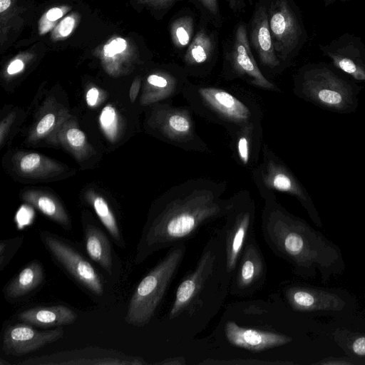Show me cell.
<instances>
[{"mask_svg":"<svg viewBox=\"0 0 365 365\" xmlns=\"http://www.w3.org/2000/svg\"><path fill=\"white\" fill-rule=\"evenodd\" d=\"M11 4L10 0H0V12L4 11Z\"/></svg>","mask_w":365,"mask_h":365,"instance_id":"obj_42","label":"cell"},{"mask_svg":"<svg viewBox=\"0 0 365 365\" xmlns=\"http://www.w3.org/2000/svg\"><path fill=\"white\" fill-rule=\"evenodd\" d=\"M346 358H327L324 359L321 361L315 363V364H322V365H350L353 364H356Z\"/></svg>","mask_w":365,"mask_h":365,"instance_id":"obj_34","label":"cell"},{"mask_svg":"<svg viewBox=\"0 0 365 365\" xmlns=\"http://www.w3.org/2000/svg\"><path fill=\"white\" fill-rule=\"evenodd\" d=\"M284 301L294 312H338L345 307V302L336 294L324 289L289 284L282 289Z\"/></svg>","mask_w":365,"mask_h":365,"instance_id":"obj_15","label":"cell"},{"mask_svg":"<svg viewBox=\"0 0 365 365\" xmlns=\"http://www.w3.org/2000/svg\"><path fill=\"white\" fill-rule=\"evenodd\" d=\"M115 112L113 107L106 106L101 113L100 120L101 125L105 129H108L115 122Z\"/></svg>","mask_w":365,"mask_h":365,"instance_id":"obj_30","label":"cell"},{"mask_svg":"<svg viewBox=\"0 0 365 365\" xmlns=\"http://www.w3.org/2000/svg\"><path fill=\"white\" fill-rule=\"evenodd\" d=\"M55 116L52 113H48L43 117L36 127V132L38 135L46 133L53 125Z\"/></svg>","mask_w":365,"mask_h":365,"instance_id":"obj_32","label":"cell"},{"mask_svg":"<svg viewBox=\"0 0 365 365\" xmlns=\"http://www.w3.org/2000/svg\"><path fill=\"white\" fill-rule=\"evenodd\" d=\"M98 91L96 88H91L86 94V101L88 106H93L96 105L98 98Z\"/></svg>","mask_w":365,"mask_h":365,"instance_id":"obj_37","label":"cell"},{"mask_svg":"<svg viewBox=\"0 0 365 365\" xmlns=\"http://www.w3.org/2000/svg\"><path fill=\"white\" fill-rule=\"evenodd\" d=\"M182 93L193 110L223 125L232 135L243 128L260 125L257 113L226 90L210 86H185Z\"/></svg>","mask_w":365,"mask_h":365,"instance_id":"obj_7","label":"cell"},{"mask_svg":"<svg viewBox=\"0 0 365 365\" xmlns=\"http://www.w3.org/2000/svg\"><path fill=\"white\" fill-rule=\"evenodd\" d=\"M193 32V21L190 16L177 19L171 27V36L174 44L178 48L187 46Z\"/></svg>","mask_w":365,"mask_h":365,"instance_id":"obj_24","label":"cell"},{"mask_svg":"<svg viewBox=\"0 0 365 365\" xmlns=\"http://www.w3.org/2000/svg\"><path fill=\"white\" fill-rule=\"evenodd\" d=\"M185 252V242L170 247L165 255L142 278L128 305L125 316L127 324L143 327L150 323L176 275Z\"/></svg>","mask_w":365,"mask_h":365,"instance_id":"obj_6","label":"cell"},{"mask_svg":"<svg viewBox=\"0 0 365 365\" xmlns=\"http://www.w3.org/2000/svg\"><path fill=\"white\" fill-rule=\"evenodd\" d=\"M39 237L53 261L85 292L96 299L106 296L103 276L76 245L49 231H40Z\"/></svg>","mask_w":365,"mask_h":365,"instance_id":"obj_8","label":"cell"},{"mask_svg":"<svg viewBox=\"0 0 365 365\" xmlns=\"http://www.w3.org/2000/svg\"><path fill=\"white\" fill-rule=\"evenodd\" d=\"M230 281L221 227L207 239L195 267L178 284L168 321L185 334L200 332L220 311L230 294Z\"/></svg>","mask_w":365,"mask_h":365,"instance_id":"obj_3","label":"cell"},{"mask_svg":"<svg viewBox=\"0 0 365 365\" xmlns=\"http://www.w3.org/2000/svg\"><path fill=\"white\" fill-rule=\"evenodd\" d=\"M44 280V271L40 261L28 263L3 289L4 298L11 303L22 301L38 289Z\"/></svg>","mask_w":365,"mask_h":365,"instance_id":"obj_19","label":"cell"},{"mask_svg":"<svg viewBox=\"0 0 365 365\" xmlns=\"http://www.w3.org/2000/svg\"><path fill=\"white\" fill-rule=\"evenodd\" d=\"M155 364L160 365H184L186 364V362L184 357L178 356L174 358L166 359Z\"/></svg>","mask_w":365,"mask_h":365,"instance_id":"obj_36","label":"cell"},{"mask_svg":"<svg viewBox=\"0 0 365 365\" xmlns=\"http://www.w3.org/2000/svg\"><path fill=\"white\" fill-rule=\"evenodd\" d=\"M200 3L212 14H217L218 12L217 0H199Z\"/></svg>","mask_w":365,"mask_h":365,"instance_id":"obj_35","label":"cell"},{"mask_svg":"<svg viewBox=\"0 0 365 365\" xmlns=\"http://www.w3.org/2000/svg\"><path fill=\"white\" fill-rule=\"evenodd\" d=\"M361 88L324 64L303 68L294 80L299 98L330 112L350 113L359 105Z\"/></svg>","mask_w":365,"mask_h":365,"instance_id":"obj_5","label":"cell"},{"mask_svg":"<svg viewBox=\"0 0 365 365\" xmlns=\"http://www.w3.org/2000/svg\"><path fill=\"white\" fill-rule=\"evenodd\" d=\"M250 37L261 62L272 68L279 66L280 61L274 48L268 13L264 7L259 8L255 15Z\"/></svg>","mask_w":365,"mask_h":365,"instance_id":"obj_20","label":"cell"},{"mask_svg":"<svg viewBox=\"0 0 365 365\" xmlns=\"http://www.w3.org/2000/svg\"><path fill=\"white\" fill-rule=\"evenodd\" d=\"M267 274L265 258L255 234L246 242L231 277L230 294L250 297L264 286Z\"/></svg>","mask_w":365,"mask_h":365,"instance_id":"obj_12","label":"cell"},{"mask_svg":"<svg viewBox=\"0 0 365 365\" xmlns=\"http://www.w3.org/2000/svg\"><path fill=\"white\" fill-rule=\"evenodd\" d=\"M230 6L235 11L242 9L245 6V0H228Z\"/></svg>","mask_w":365,"mask_h":365,"instance_id":"obj_41","label":"cell"},{"mask_svg":"<svg viewBox=\"0 0 365 365\" xmlns=\"http://www.w3.org/2000/svg\"><path fill=\"white\" fill-rule=\"evenodd\" d=\"M225 182L197 178L170 190L153 209L137 243L134 263L139 264L161 250L185 243L200 228L224 218L235 195L223 198Z\"/></svg>","mask_w":365,"mask_h":365,"instance_id":"obj_1","label":"cell"},{"mask_svg":"<svg viewBox=\"0 0 365 365\" xmlns=\"http://www.w3.org/2000/svg\"><path fill=\"white\" fill-rule=\"evenodd\" d=\"M75 21L72 17H66L58 26V31L62 36H68L73 30Z\"/></svg>","mask_w":365,"mask_h":365,"instance_id":"obj_33","label":"cell"},{"mask_svg":"<svg viewBox=\"0 0 365 365\" xmlns=\"http://www.w3.org/2000/svg\"><path fill=\"white\" fill-rule=\"evenodd\" d=\"M83 238L86 252L114 282L121 274L120 260L107 234L96 224L83 221Z\"/></svg>","mask_w":365,"mask_h":365,"instance_id":"obj_16","label":"cell"},{"mask_svg":"<svg viewBox=\"0 0 365 365\" xmlns=\"http://www.w3.org/2000/svg\"><path fill=\"white\" fill-rule=\"evenodd\" d=\"M213 45L210 36L203 30L199 31L190 43L185 55L187 64L200 65L207 61Z\"/></svg>","mask_w":365,"mask_h":365,"instance_id":"obj_22","label":"cell"},{"mask_svg":"<svg viewBox=\"0 0 365 365\" xmlns=\"http://www.w3.org/2000/svg\"><path fill=\"white\" fill-rule=\"evenodd\" d=\"M4 364H10V363H9L7 361H4L3 359H0V365H4Z\"/></svg>","mask_w":365,"mask_h":365,"instance_id":"obj_43","label":"cell"},{"mask_svg":"<svg viewBox=\"0 0 365 365\" xmlns=\"http://www.w3.org/2000/svg\"><path fill=\"white\" fill-rule=\"evenodd\" d=\"M259 130L260 125L252 126L243 128L232 135L235 138L237 157L245 166L252 163L253 141L256 135L261 134Z\"/></svg>","mask_w":365,"mask_h":365,"instance_id":"obj_23","label":"cell"},{"mask_svg":"<svg viewBox=\"0 0 365 365\" xmlns=\"http://www.w3.org/2000/svg\"><path fill=\"white\" fill-rule=\"evenodd\" d=\"M63 15L62 11L58 8H52L46 13V18L50 21H54Z\"/></svg>","mask_w":365,"mask_h":365,"instance_id":"obj_40","label":"cell"},{"mask_svg":"<svg viewBox=\"0 0 365 365\" xmlns=\"http://www.w3.org/2000/svg\"><path fill=\"white\" fill-rule=\"evenodd\" d=\"M224 218L225 221L222 228L225 236L227 266L232 277L246 242L255 234V203L247 191L235 195L234 202Z\"/></svg>","mask_w":365,"mask_h":365,"instance_id":"obj_10","label":"cell"},{"mask_svg":"<svg viewBox=\"0 0 365 365\" xmlns=\"http://www.w3.org/2000/svg\"><path fill=\"white\" fill-rule=\"evenodd\" d=\"M126 46V41L123 38H118L104 46V53L107 56H113L123 52Z\"/></svg>","mask_w":365,"mask_h":365,"instance_id":"obj_29","label":"cell"},{"mask_svg":"<svg viewBox=\"0 0 365 365\" xmlns=\"http://www.w3.org/2000/svg\"><path fill=\"white\" fill-rule=\"evenodd\" d=\"M291 361H265L256 359H205L199 363L204 365H236V364H293Z\"/></svg>","mask_w":365,"mask_h":365,"instance_id":"obj_26","label":"cell"},{"mask_svg":"<svg viewBox=\"0 0 365 365\" xmlns=\"http://www.w3.org/2000/svg\"><path fill=\"white\" fill-rule=\"evenodd\" d=\"M140 81L139 78L135 79V81L133 82L130 91H129V96L130 99L132 103H133L138 94L139 90H140Z\"/></svg>","mask_w":365,"mask_h":365,"instance_id":"obj_38","label":"cell"},{"mask_svg":"<svg viewBox=\"0 0 365 365\" xmlns=\"http://www.w3.org/2000/svg\"><path fill=\"white\" fill-rule=\"evenodd\" d=\"M277 297L267 301L237 302L227 305L215 332L225 346L261 353L283 346L293 338L274 324Z\"/></svg>","mask_w":365,"mask_h":365,"instance_id":"obj_4","label":"cell"},{"mask_svg":"<svg viewBox=\"0 0 365 365\" xmlns=\"http://www.w3.org/2000/svg\"><path fill=\"white\" fill-rule=\"evenodd\" d=\"M349 347L354 355L365 358V335H359L351 338Z\"/></svg>","mask_w":365,"mask_h":365,"instance_id":"obj_27","label":"cell"},{"mask_svg":"<svg viewBox=\"0 0 365 365\" xmlns=\"http://www.w3.org/2000/svg\"><path fill=\"white\" fill-rule=\"evenodd\" d=\"M23 242V235H19L0 241V271H3L8 265L21 247Z\"/></svg>","mask_w":365,"mask_h":365,"instance_id":"obj_25","label":"cell"},{"mask_svg":"<svg viewBox=\"0 0 365 365\" xmlns=\"http://www.w3.org/2000/svg\"><path fill=\"white\" fill-rule=\"evenodd\" d=\"M231 64L237 75L250 83L264 90L280 91L259 70L252 53L244 24H240L235 32Z\"/></svg>","mask_w":365,"mask_h":365,"instance_id":"obj_17","label":"cell"},{"mask_svg":"<svg viewBox=\"0 0 365 365\" xmlns=\"http://www.w3.org/2000/svg\"><path fill=\"white\" fill-rule=\"evenodd\" d=\"M327 1H334V0H327Z\"/></svg>","mask_w":365,"mask_h":365,"instance_id":"obj_44","label":"cell"},{"mask_svg":"<svg viewBox=\"0 0 365 365\" xmlns=\"http://www.w3.org/2000/svg\"><path fill=\"white\" fill-rule=\"evenodd\" d=\"M41 157L37 153H30L26 155L21 160V169L24 172H31L39 165Z\"/></svg>","mask_w":365,"mask_h":365,"instance_id":"obj_28","label":"cell"},{"mask_svg":"<svg viewBox=\"0 0 365 365\" xmlns=\"http://www.w3.org/2000/svg\"><path fill=\"white\" fill-rule=\"evenodd\" d=\"M334 66L359 81H365V51L353 41L338 40L322 48Z\"/></svg>","mask_w":365,"mask_h":365,"instance_id":"obj_18","label":"cell"},{"mask_svg":"<svg viewBox=\"0 0 365 365\" xmlns=\"http://www.w3.org/2000/svg\"><path fill=\"white\" fill-rule=\"evenodd\" d=\"M24 68V63L19 60H15L8 66L7 72L9 74H14L21 71Z\"/></svg>","mask_w":365,"mask_h":365,"instance_id":"obj_39","label":"cell"},{"mask_svg":"<svg viewBox=\"0 0 365 365\" xmlns=\"http://www.w3.org/2000/svg\"><path fill=\"white\" fill-rule=\"evenodd\" d=\"M253 180L260 195L274 191L295 197L318 227L322 222L307 190L289 168L266 145L262 146V161L253 169Z\"/></svg>","mask_w":365,"mask_h":365,"instance_id":"obj_9","label":"cell"},{"mask_svg":"<svg viewBox=\"0 0 365 365\" xmlns=\"http://www.w3.org/2000/svg\"><path fill=\"white\" fill-rule=\"evenodd\" d=\"M66 137L69 143L75 147L81 146L85 142V134L78 128H71L67 131Z\"/></svg>","mask_w":365,"mask_h":365,"instance_id":"obj_31","label":"cell"},{"mask_svg":"<svg viewBox=\"0 0 365 365\" xmlns=\"http://www.w3.org/2000/svg\"><path fill=\"white\" fill-rule=\"evenodd\" d=\"M77 314L64 305L35 307L20 312L17 319L26 324L41 327H60L77 319Z\"/></svg>","mask_w":365,"mask_h":365,"instance_id":"obj_21","label":"cell"},{"mask_svg":"<svg viewBox=\"0 0 365 365\" xmlns=\"http://www.w3.org/2000/svg\"><path fill=\"white\" fill-rule=\"evenodd\" d=\"M63 334L62 327L50 330H38L24 322L12 324L4 331L2 351L6 355H26L59 340Z\"/></svg>","mask_w":365,"mask_h":365,"instance_id":"obj_13","label":"cell"},{"mask_svg":"<svg viewBox=\"0 0 365 365\" xmlns=\"http://www.w3.org/2000/svg\"><path fill=\"white\" fill-rule=\"evenodd\" d=\"M269 25L277 56L285 60L299 43L302 29L285 0L276 1L268 13Z\"/></svg>","mask_w":365,"mask_h":365,"instance_id":"obj_14","label":"cell"},{"mask_svg":"<svg viewBox=\"0 0 365 365\" xmlns=\"http://www.w3.org/2000/svg\"><path fill=\"white\" fill-rule=\"evenodd\" d=\"M264 207L261 230L264 242L294 274L313 278L317 272L324 283L345 268L340 249L305 220L288 212L273 192L261 195Z\"/></svg>","mask_w":365,"mask_h":365,"instance_id":"obj_2","label":"cell"},{"mask_svg":"<svg viewBox=\"0 0 365 365\" xmlns=\"http://www.w3.org/2000/svg\"><path fill=\"white\" fill-rule=\"evenodd\" d=\"M21 365H145L140 356L99 346H86L28 358Z\"/></svg>","mask_w":365,"mask_h":365,"instance_id":"obj_11","label":"cell"}]
</instances>
